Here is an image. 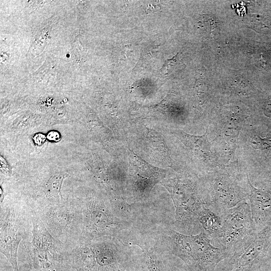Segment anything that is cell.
Listing matches in <instances>:
<instances>
[{"label":"cell","mask_w":271,"mask_h":271,"mask_svg":"<svg viewBox=\"0 0 271 271\" xmlns=\"http://www.w3.org/2000/svg\"><path fill=\"white\" fill-rule=\"evenodd\" d=\"M198 221L202 230L215 246L223 233V222L222 217L204 205L199 212Z\"/></svg>","instance_id":"13"},{"label":"cell","mask_w":271,"mask_h":271,"mask_svg":"<svg viewBox=\"0 0 271 271\" xmlns=\"http://www.w3.org/2000/svg\"><path fill=\"white\" fill-rule=\"evenodd\" d=\"M32 221L30 241L23 243L30 271H68L66 245L51 235L34 210Z\"/></svg>","instance_id":"2"},{"label":"cell","mask_w":271,"mask_h":271,"mask_svg":"<svg viewBox=\"0 0 271 271\" xmlns=\"http://www.w3.org/2000/svg\"><path fill=\"white\" fill-rule=\"evenodd\" d=\"M145 244L137 243V245L139 246L144 252L148 270L163 271L155 249L152 246H148L146 243Z\"/></svg>","instance_id":"15"},{"label":"cell","mask_w":271,"mask_h":271,"mask_svg":"<svg viewBox=\"0 0 271 271\" xmlns=\"http://www.w3.org/2000/svg\"><path fill=\"white\" fill-rule=\"evenodd\" d=\"M162 237L168 251L181 259L190 271H214L218 264L228 258L212 243L204 231L192 235L167 229Z\"/></svg>","instance_id":"1"},{"label":"cell","mask_w":271,"mask_h":271,"mask_svg":"<svg viewBox=\"0 0 271 271\" xmlns=\"http://www.w3.org/2000/svg\"><path fill=\"white\" fill-rule=\"evenodd\" d=\"M59 135L56 132H51L48 134V138L50 140H57L59 139Z\"/></svg>","instance_id":"18"},{"label":"cell","mask_w":271,"mask_h":271,"mask_svg":"<svg viewBox=\"0 0 271 271\" xmlns=\"http://www.w3.org/2000/svg\"><path fill=\"white\" fill-rule=\"evenodd\" d=\"M271 245V224L258 231L229 257L227 271H249Z\"/></svg>","instance_id":"8"},{"label":"cell","mask_w":271,"mask_h":271,"mask_svg":"<svg viewBox=\"0 0 271 271\" xmlns=\"http://www.w3.org/2000/svg\"><path fill=\"white\" fill-rule=\"evenodd\" d=\"M91 241H80L68 248L69 268L76 271H98V265Z\"/></svg>","instance_id":"12"},{"label":"cell","mask_w":271,"mask_h":271,"mask_svg":"<svg viewBox=\"0 0 271 271\" xmlns=\"http://www.w3.org/2000/svg\"><path fill=\"white\" fill-rule=\"evenodd\" d=\"M35 211L51 235L67 248L80 242L83 219L79 201L66 199Z\"/></svg>","instance_id":"4"},{"label":"cell","mask_w":271,"mask_h":271,"mask_svg":"<svg viewBox=\"0 0 271 271\" xmlns=\"http://www.w3.org/2000/svg\"><path fill=\"white\" fill-rule=\"evenodd\" d=\"M251 143L256 149L262 150H271V138H261L258 135L254 136Z\"/></svg>","instance_id":"17"},{"label":"cell","mask_w":271,"mask_h":271,"mask_svg":"<svg viewBox=\"0 0 271 271\" xmlns=\"http://www.w3.org/2000/svg\"><path fill=\"white\" fill-rule=\"evenodd\" d=\"M210 184V197L206 206L219 215L236 206L248 196L234 180L225 175L215 177Z\"/></svg>","instance_id":"9"},{"label":"cell","mask_w":271,"mask_h":271,"mask_svg":"<svg viewBox=\"0 0 271 271\" xmlns=\"http://www.w3.org/2000/svg\"><path fill=\"white\" fill-rule=\"evenodd\" d=\"M246 178L250 190L248 198L250 210L258 232L261 227L271 224V191L255 188L250 181L248 173Z\"/></svg>","instance_id":"11"},{"label":"cell","mask_w":271,"mask_h":271,"mask_svg":"<svg viewBox=\"0 0 271 271\" xmlns=\"http://www.w3.org/2000/svg\"><path fill=\"white\" fill-rule=\"evenodd\" d=\"M81 207L83 228L80 241H91L102 236L117 237L130 223L117 217L110 202L97 197L78 201Z\"/></svg>","instance_id":"5"},{"label":"cell","mask_w":271,"mask_h":271,"mask_svg":"<svg viewBox=\"0 0 271 271\" xmlns=\"http://www.w3.org/2000/svg\"><path fill=\"white\" fill-rule=\"evenodd\" d=\"M199 26L208 38L215 37L219 31L216 19L209 15H204L199 21Z\"/></svg>","instance_id":"16"},{"label":"cell","mask_w":271,"mask_h":271,"mask_svg":"<svg viewBox=\"0 0 271 271\" xmlns=\"http://www.w3.org/2000/svg\"><path fill=\"white\" fill-rule=\"evenodd\" d=\"M181 137L187 142L188 145L197 150L201 154L210 156L211 153V144L208 141L207 131L200 136H191L182 133Z\"/></svg>","instance_id":"14"},{"label":"cell","mask_w":271,"mask_h":271,"mask_svg":"<svg viewBox=\"0 0 271 271\" xmlns=\"http://www.w3.org/2000/svg\"><path fill=\"white\" fill-rule=\"evenodd\" d=\"M220 215L223 219V233L215 246L222 249L229 258L257 231L249 202L246 199Z\"/></svg>","instance_id":"7"},{"label":"cell","mask_w":271,"mask_h":271,"mask_svg":"<svg viewBox=\"0 0 271 271\" xmlns=\"http://www.w3.org/2000/svg\"><path fill=\"white\" fill-rule=\"evenodd\" d=\"M98 271H123L122 250L117 237L102 236L90 242Z\"/></svg>","instance_id":"10"},{"label":"cell","mask_w":271,"mask_h":271,"mask_svg":"<svg viewBox=\"0 0 271 271\" xmlns=\"http://www.w3.org/2000/svg\"><path fill=\"white\" fill-rule=\"evenodd\" d=\"M1 253L11 263L13 271H19L17 253L22 240L32 235L33 209L26 203L1 200Z\"/></svg>","instance_id":"3"},{"label":"cell","mask_w":271,"mask_h":271,"mask_svg":"<svg viewBox=\"0 0 271 271\" xmlns=\"http://www.w3.org/2000/svg\"><path fill=\"white\" fill-rule=\"evenodd\" d=\"M164 186L169 191L175 206L176 227L181 231H189L195 228L202 230L198 214L206 205V202L194 183L178 179L172 180Z\"/></svg>","instance_id":"6"}]
</instances>
